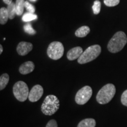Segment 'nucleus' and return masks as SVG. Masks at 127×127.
I'll use <instances>...</instances> for the list:
<instances>
[{
    "label": "nucleus",
    "mask_w": 127,
    "mask_h": 127,
    "mask_svg": "<svg viewBox=\"0 0 127 127\" xmlns=\"http://www.w3.org/2000/svg\"><path fill=\"white\" fill-rule=\"evenodd\" d=\"M127 43L126 34L123 31H118L116 32L109 40L107 48L111 53H117L123 50Z\"/></svg>",
    "instance_id": "1"
},
{
    "label": "nucleus",
    "mask_w": 127,
    "mask_h": 127,
    "mask_svg": "<svg viewBox=\"0 0 127 127\" xmlns=\"http://www.w3.org/2000/svg\"><path fill=\"white\" fill-rule=\"evenodd\" d=\"M60 108V101L54 95H48L46 96L41 105V111L46 115L54 114Z\"/></svg>",
    "instance_id": "2"
},
{
    "label": "nucleus",
    "mask_w": 127,
    "mask_h": 127,
    "mask_svg": "<svg viewBox=\"0 0 127 127\" xmlns=\"http://www.w3.org/2000/svg\"><path fill=\"white\" fill-rule=\"evenodd\" d=\"M116 88L114 84H106L98 91L96 96V101L99 104H108L114 98Z\"/></svg>",
    "instance_id": "3"
},
{
    "label": "nucleus",
    "mask_w": 127,
    "mask_h": 127,
    "mask_svg": "<svg viewBox=\"0 0 127 127\" xmlns=\"http://www.w3.org/2000/svg\"><path fill=\"white\" fill-rule=\"evenodd\" d=\"M101 52V47L99 45L90 46L85 50V51L78 59V63L80 64H84L90 63L96 59Z\"/></svg>",
    "instance_id": "4"
},
{
    "label": "nucleus",
    "mask_w": 127,
    "mask_h": 127,
    "mask_svg": "<svg viewBox=\"0 0 127 127\" xmlns=\"http://www.w3.org/2000/svg\"><path fill=\"white\" fill-rule=\"evenodd\" d=\"M29 88L25 82L20 81L14 84L13 94L16 99L20 102H24L28 98Z\"/></svg>",
    "instance_id": "5"
},
{
    "label": "nucleus",
    "mask_w": 127,
    "mask_h": 127,
    "mask_svg": "<svg viewBox=\"0 0 127 127\" xmlns=\"http://www.w3.org/2000/svg\"><path fill=\"white\" fill-rule=\"evenodd\" d=\"M47 55L51 59L58 60L63 56L64 53V48L63 44L59 41L52 42L48 47Z\"/></svg>",
    "instance_id": "6"
},
{
    "label": "nucleus",
    "mask_w": 127,
    "mask_h": 127,
    "mask_svg": "<svg viewBox=\"0 0 127 127\" xmlns=\"http://www.w3.org/2000/svg\"><path fill=\"white\" fill-rule=\"evenodd\" d=\"M93 95V90L88 85L81 88L76 94L75 101L78 105H84L88 102Z\"/></svg>",
    "instance_id": "7"
},
{
    "label": "nucleus",
    "mask_w": 127,
    "mask_h": 127,
    "mask_svg": "<svg viewBox=\"0 0 127 127\" xmlns=\"http://www.w3.org/2000/svg\"><path fill=\"white\" fill-rule=\"evenodd\" d=\"M44 94V89L40 85H35L32 88L28 95V99L30 102H35L42 97Z\"/></svg>",
    "instance_id": "8"
},
{
    "label": "nucleus",
    "mask_w": 127,
    "mask_h": 127,
    "mask_svg": "<svg viewBox=\"0 0 127 127\" xmlns=\"http://www.w3.org/2000/svg\"><path fill=\"white\" fill-rule=\"evenodd\" d=\"M33 48V45L30 42L21 41L17 47V51L21 56L27 55Z\"/></svg>",
    "instance_id": "9"
},
{
    "label": "nucleus",
    "mask_w": 127,
    "mask_h": 127,
    "mask_svg": "<svg viewBox=\"0 0 127 127\" xmlns=\"http://www.w3.org/2000/svg\"><path fill=\"white\" fill-rule=\"evenodd\" d=\"M82 48L81 47H76L72 48L69 50L67 52V58L69 61H74V60L78 59L79 57L81 55L83 52Z\"/></svg>",
    "instance_id": "10"
},
{
    "label": "nucleus",
    "mask_w": 127,
    "mask_h": 127,
    "mask_svg": "<svg viewBox=\"0 0 127 127\" xmlns=\"http://www.w3.org/2000/svg\"><path fill=\"white\" fill-rule=\"evenodd\" d=\"M34 68L35 65L33 62L27 61L20 66L19 71L22 75H26L32 72L34 70Z\"/></svg>",
    "instance_id": "11"
},
{
    "label": "nucleus",
    "mask_w": 127,
    "mask_h": 127,
    "mask_svg": "<svg viewBox=\"0 0 127 127\" xmlns=\"http://www.w3.org/2000/svg\"><path fill=\"white\" fill-rule=\"evenodd\" d=\"M96 121L93 118H86L80 121L77 127H95Z\"/></svg>",
    "instance_id": "12"
},
{
    "label": "nucleus",
    "mask_w": 127,
    "mask_h": 127,
    "mask_svg": "<svg viewBox=\"0 0 127 127\" xmlns=\"http://www.w3.org/2000/svg\"><path fill=\"white\" fill-rule=\"evenodd\" d=\"M90 32V28L88 26H82L79 28L75 31V35L79 38H84Z\"/></svg>",
    "instance_id": "13"
},
{
    "label": "nucleus",
    "mask_w": 127,
    "mask_h": 127,
    "mask_svg": "<svg viewBox=\"0 0 127 127\" xmlns=\"http://www.w3.org/2000/svg\"><path fill=\"white\" fill-rule=\"evenodd\" d=\"M9 18L7 8L2 7L0 9V24L4 25L7 23Z\"/></svg>",
    "instance_id": "14"
},
{
    "label": "nucleus",
    "mask_w": 127,
    "mask_h": 127,
    "mask_svg": "<svg viewBox=\"0 0 127 127\" xmlns=\"http://www.w3.org/2000/svg\"><path fill=\"white\" fill-rule=\"evenodd\" d=\"M25 0H16V13L17 15L20 16L23 14L25 8Z\"/></svg>",
    "instance_id": "15"
},
{
    "label": "nucleus",
    "mask_w": 127,
    "mask_h": 127,
    "mask_svg": "<svg viewBox=\"0 0 127 127\" xmlns=\"http://www.w3.org/2000/svg\"><path fill=\"white\" fill-rule=\"evenodd\" d=\"M9 80V77L8 74H3L0 77V90L2 91V90L5 88L7 85Z\"/></svg>",
    "instance_id": "16"
},
{
    "label": "nucleus",
    "mask_w": 127,
    "mask_h": 127,
    "mask_svg": "<svg viewBox=\"0 0 127 127\" xmlns=\"http://www.w3.org/2000/svg\"><path fill=\"white\" fill-rule=\"evenodd\" d=\"M7 11L8 13L9 19L10 20H13L15 17V16L17 13H16V7L15 4L14 2H12L7 6Z\"/></svg>",
    "instance_id": "17"
},
{
    "label": "nucleus",
    "mask_w": 127,
    "mask_h": 127,
    "mask_svg": "<svg viewBox=\"0 0 127 127\" xmlns=\"http://www.w3.org/2000/svg\"><path fill=\"white\" fill-rule=\"evenodd\" d=\"M37 18V16L35 15L34 14L30 13V12H25V13L24 14L23 17H22V20L24 22H28L31 21L36 20Z\"/></svg>",
    "instance_id": "18"
},
{
    "label": "nucleus",
    "mask_w": 127,
    "mask_h": 127,
    "mask_svg": "<svg viewBox=\"0 0 127 127\" xmlns=\"http://www.w3.org/2000/svg\"><path fill=\"white\" fill-rule=\"evenodd\" d=\"M101 3L98 0H96L94 2V5L93 6V10L94 12V14L95 15H97L101 11Z\"/></svg>",
    "instance_id": "19"
},
{
    "label": "nucleus",
    "mask_w": 127,
    "mask_h": 127,
    "mask_svg": "<svg viewBox=\"0 0 127 127\" xmlns=\"http://www.w3.org/2000/svg\"><path fill=\"white\" fill-rule=\"evenodd\" d=\"M24 31L26 32L27 34L32 35H35L36 32L35 30L32 27V25L30 23H27L26 24L24 25Z\"/></svg>",
    "instance_id": "20"
},
{
    "label": "nucleus",
    "mask_w": 127,
    "mask_h": 127,
    "mask_svg": "<svg viewBox=\"0 0 127 127\" xmlns=\"http://www.w3.org/2000/svg\"><path fill=\"white\" fill-rule=\"evenodd\" d=\"M120 0H104L105 5L107 7H115L119 4Z\"/></svg>",
    "instance_id": "21"
},
{
    "label": "nucleus",
    "mask_w": 127,
    "mask_h": 127,
    "mask_svg": "<svg viewBox=\"0 0 127 127\" xmlns=\"http://www.w3.org/2000/svg\"><path fill=\"white\" fill-rule=\"evenodd\" d=\"M24 5L25 9H27V11L28 12H30V13L32 14H34V12H35V7L34 5H32L30 4L28 1H25Z\"/></svg>",
    "instance_id": "22"
},
{
    "label": "nucleus",
    "mask_w": 127,
    "mask_h": 127,
    "mask_svg": "<svg viewBox=\"0 0 127 127\" xmlns=\"http://www.w3.org/2000/svg\"><path fill=\"white\" fill-rule=\"evenodd\" d=\"M121 101L122 104L127 107V90L124 91L123 94H122L121 98Z\"/></svg>",
    "instance_id": "23"
},
{
    "label": "nucleus",
    "mask_w": 127,
    "mask_h": 127,
    "mask_svg": "<svg viewBox=\"0 0 127 127\" xmlns=\"http://www.w3.org/2000/svg\"><path fill=\"white\" fill-rule=\"evenodd\" d=\"M45 127H58V124L55 120H51L48 121Z\"/></svg>",
    "instance_id": "24"
},
{
    "label": "nucleus",
    "mask_w": 127,
    "mask_h": 127,
    "mask_svg": "<svg viewBox=\"0 0 127 127\" xmlns=\"http://www.w3.org/2000/svg\"><path fill=\"white\" fill-rule=\"evenodd\" d=\"M3 2H4L5 4H7L8 5H9L10 4H11L12 2V0H2Z\"/></svg>",
    "instance_id": "25"
},
{
    "label": "nucleus",
    "mask_w": 127,
    "mask_h": 127,
    "mask_svg": "<svg viewBox=\"0 0 127 127\" xmlns=\"http://www.w3.org/2000/svg\"><path fill=\"white\" fill-rule=\"evenodd\" d=\"M3 51V48L2 45H0V54H2V52Z\"/></svg>",
    "instance_id": "26"
},
{
    "label": "nucleus",
    "mask_w": 127,
    "mask_h": 127,
    "mask_svg": "<svg viewBox=\"0 0 127 127\" xmlns=\"http://www.w3.org/2000/svg\"><path fill=\"white\" fill-rule=\"evenodd\" d=\"M30 1H35L36 0H30Z\"/></svg>",
    "instance_id": "27"
}]
</instances>
